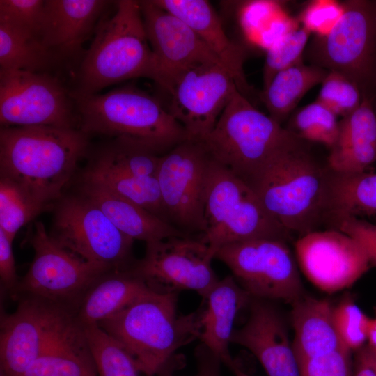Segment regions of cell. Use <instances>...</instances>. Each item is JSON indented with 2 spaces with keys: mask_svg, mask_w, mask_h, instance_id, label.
I'll use <instances>...</instances> for the list:
<instances>
[{
  "mask_svg": "<svg viewBox=\"0 0 376 376\" xmlns=\"http://www.w3.org/2000/svg\"><path fill=\"white\" fill-rule=\"evenodd\" d=\"M352 352L341 348L299 363L301 376H353Z\"/></svg>",
  "mask_w": 376,
  "mask_h": 376,
  "instance_id": "cell-39",
  "label": "cell"
},
{
  "mask_svg": "<svg viewBox=\"0 0 376 376\" xmlns=\"http://www.w3.org/2000/svg\"><path fill=\"white\" fill-rule=\"evenodd\" d=\"M230 368L233 371L235 376H252L241 370L236 363H235Z\"/></svg>",
  "mask_w": 376,
  "mask_h": 376,
  "instance_id": "cell-46",
  "label": "cell"
},
{
  "mask_svg": "<svg viewBox=\"0 0 376 376\" xmlns=\"http://www.w3.org/2000/svg\"><path fill=\"white\" fill-rule=\"evenodd\" d=\"M203 141L216 162L250 186L275 157L304 141L256 109L237 90Z\"/></svg>",
  "mask_w": 376,
  "mask_h": 376,
  "instance_id": "cell-6",
  "label": "cell"
},
{
  "mask_svg": "<svg viewBox=\"0 0 376 376\" xmlns=\"http://www.w3.org/2000/svg\"><path fill=\"white\" fill-rule=\"evenodd\" d=\"M52 55L38 38L0 22V70L41 72Z\"/></svg>",
  "mask_w": 376,
  "mask_h": 376,
  "instance_id": "cell-31",
  "label": "cell"
},
{
  "mask_svg": "<svg viewBox=\"0 0 376 376\" xmlns=\"http://www.w3.org/2000/svg\"><path fill=\"white\" fill-rule=\"evenodd\" d=\"M331 29L318 36L311 48L315 65L336 71L361 89L376 79V3L345 1Z\"/></svg>",
  "mask_w": 376,
  "mask_h": 376,
  "instance_id": "cell-12",
  "label": "cell"
},
{
  "mask_svg": "<svg viewBox=\"0 0 376 376\" xmlns=\"http://www.w3.org/2000/svg\"><path fill=\"white\" fill-rule=\"evenodd\" d=\"M153 1L188 24L232 75L238 91L245 97L251 93V87L246 81L243 69V49L228 38L219 18L207 1Z\"/></svg>",
  "mask_w": 376,
  "mask_h": 376,
  "instance_id": "cell-21",
  "label": "cell"
},
{
  "mask_svg": "<svg viewBox=\"0 0 376 376\" xmlns=\"http://www.w3.org/2000/svg\"><path fill=\"white\" fill-rule=\"evenodd\" d=\"M203 299L199 340L231 368L235 363L229 352L233 325L238 313L249 307L252 297L229 275L219 280Z\"/></svg>",
  "mask_w": 376,
  "mask_h": 376,
  "instance_id": "cell-23",
  "label": "cell"
},
{
  "mask_svg": "<svg viewBox=\"0 0 376 376\" xmlns=\"http://www.w3.org/2000/svg\"><path fill=\"white\" fill-rule=\"evenodd\" d=\"M79 193L97 206L111 222L130 238L146 243L188 235L143 207L89 181L80 180Z\"/></svg>",
  "mask_w": 376,
  "mask_h": 376,
  "instance_id": "cell-24",
  "label": "cell"
},
{
  "mask_svg": "<svg viewBox=\"0 0 376 376\" xmlns=\"http://www.w3.org/2000/svg\"><path fill=\"white\" fill-rule=\"evenodd\" d=\"M79 114L80 129L139 142L163 155L188 139L186 131L155 97L133 86L104 94L70 95Z\"/></svg>",
  "mask_w": 376,
  "mask_h": 376,
  "instance_id": "cell-5",
  "label": "cell"
},
{
  "mask_svg": "<svg viewBox=\"0 0 376 376\" xmlns=\"http://www.w3.org/2000/svg\"><path fill=\"white\" fill-rule=\"evenodd\" d=\"M81 328L99 376H141L136 361L118 341L97 324Z\"/></svg>",
  "mask_w": 376,
  "mask_h": 376,
  "instance_id": "cell-32",
  "label": "cell"
},
{
  "mask_svg": "<svg viewBox=\"0 0 376 376\" xmlns=\"http://www.w3.org/2000/svg\"><path fill=\"white\" fill-rule=\"evenodd\" d=\"M295 253L308 281L327 293L350 288L370 267L361 246L333 228L299 237L295 242Z\"/></svg>",
  "mask_w": 376,
  "mask_h": 376,
  "instance_id": "cell-18",
  "label": "cell"
},
{
  "mask_svg": "<svg viewBox=\"0 0 376 376\" xmlns=\"http://www.w3.org/2000/svg\"><path fill=\"white\" fill-rule=\"evenodd\" d=\"M133 269L152 290H192L205 298L219 281L212 267L215 252L198 236H175L146 243Z\"/></svg>",
  "mask_w": 376,
  "mask_h": 376,
  "instance_id": "cell-15",
  "label": "cell"
},
{
  "mask_svg": "<svg viewBox=\"0 0 376 376\" xmlns=\"http://www.w3.org/2000/svg\"><path fill=\"white\" fill-rule=\"evenodd\" d=\"M329 173L303 142L275 157L250 187L282 227L301 237L324 223Z\"/></svg>",
  "mask_w": 376,
  "mask_h": 376,
  "instance_id": "cell-4",
  "label": "cell"
},
{
  "mask_svg": "<svg viewBox=\"0 0 376 376\" xmlns=\"http://www.w3.org/2000/svg\"><path fill=\"white\" fill-rule=\"evenodd\" d=\"M343 12V7L335 3L320 1L311 5L304 14V26L311 31L326 35L336 23Z\"/></svg>",
  "mask_w": 376,
  "mask_h": 376,
  "instance_id": "cell-41",
  "label": "cell"
},
{
  "mask_svg": "<svg viewBox=\"0 0 376 376\" xmlns=\"http://www.w3.org/2000/svg\"><path fill=\"white\" fill-rule=\"evenodd\" d=\"M88 148V134L75 127H1L0 178L52 208Z\"/></svg>",
  "mask_w": 376,
  "mask_h": 376,
  "instance_id": "cell-1",
  "label": "cell"
},
{
  "mask_svg": "<svg viewBox=\"0 0 376 376\" xmlns=\"http://www.w3.org/2000/svg\"><path fill=\"white\" fill-rule=\"evenodd\" d=\"M291 305L292 343L298 363L346 348L336 331L328 299L304 295Z\"/></svg>",
  "mask_w": 376,
  "mask_h": 376,
  "instance_id": "cell-27",
  "label": "cell"
},
{
  "mask_svg": "<svg viewBox=\"0 0 376 376\" xmlns=\"http://www.w3.org/2000/svg\"><path fill=\"white\" fill-rule=\"evenodd\" d=\"M49 236L61 246L109 270L132 268L134 240L120 232L89 199L63 196L54 206Z\"/></svg>",
  "mask_w": 376,
  "mask_h": 376,
  "instance_id": "cell-8",
  "label": "cell"
},
{
  "mask_svg": "<svg viewBox=\"0 0 376 376\" xmlns=\"http://www.w3.org/2000/svg\"><path fill=\"white\" fill-rule=\"evenodd\" d=\"M161 157L139 142L115 138L90 159L80 180L100 184L169 223L157 180Z\"/></svg>",
  "mask_w": 376,
  "mask_h": 376,
  "instance_id": "cell-14",
  "label": "cell"
},
{
  "mask_svg": "<svg viewBox=\"0 0 376 376\" xmlns=\"http://www.w3.org/2000/svg\"><path fill=\"white\" fill-rule=\"evenodd\" d=\"M288 243L267 238L237 242L219 248L214 258L230 269L237 283L252 297L292 304L304 294Z\"/></svg>",
  "mask_w": 376,
  "mask_h": 376,
  "instance_id": "cell-11",
  "label": "cell"
},
{
  "mask_svg": "<svg viewBox=\"0 0 376 376\" xmlns=\"http://www.w3.org/2000/svg\"><path fill=\"white\" fill-rule=\"evenodd\" d=\"M16 310L1 314L0 374L22 376L31 364L77 324L66 308L19 295Z\"/></svg>",
  "mask_w": 376,
  "mask_h": 376,
  "instance_id": "cell-10",
  "label": "cell"
},
{
  "mask_svg": "<svg viewBox=\"0 0 376 376\" xmlns=\"http://www.w3.org/2000/svg\"><path fill=\"white\" fill-rule=\"evenodd\" d=\"M198 237L216 253L224 245L253 239L288 242L292 233L271 216L247 183L212 159L206 189L204 229Z\"/></svg>",
  "mask_w": 376,
  "mask_h": 376,
  "instance_id": "cell-7",
  "label": "cell"
},
{
  "mask_svg": "<svg viewBox=\"0 0 376 376\" xmlns=\"http://www.w3.org/2000/svg\"><path fill=\"white\" fill-rule=\"evenodd\" d=\"M311 31L304 26L281 36L269 49L263 68V89L279 72L302 63Z\"/></svg>",
  "mask_w": 376,
  "mask_h": 376,
  "instance_id": "cell-36",
  "label": "cell"
},
{
  "mask_svg": "<svg viewBox=\"0 0 376 376\" xmlns=\"http://www.w3.org/2000/svg\"><path fill=\"white\" fill-rule=\"evenodd\" d=\"M151 288L133 269L109 270L89 287L75 313L81 327L97 324L117 314Z\"/></svg>",
  "mask_w": 376,
  "mask_h": 376,
  "instance_id": "cell-26",
  "label": "cell"
},
{
  "mask_svg": "<svg viewBox=\"0 0 376 376\" xmlns=\"http://www.w3.org/2000/svg\"><path fill=\"white\" fill-rule=\"evenodd\" d=\"M330 150L327 166L334 172H366L376 162V113L366 95L354 111L339 121L338 137Z\"/></svg>",
  "mask_w": 376,
  "mask_h": 376,
  "instance_id": "cell-25",
  "label": "cell"
},
{
  "mask_svg": "<svg viewBox=\"0 0 376 376\" xmlns=\"http://www.w3.org/2000/svg\"><path fill=\"white\" fill-rule=\"evenodd\" d=\"M46 210L18 185L0 178V230L13 241L19 230Z\"/></svg>",
  "mask_w": 376,
  "mask_h": 376,
  "instance_id": "cell-33",
  "label": "cell"
},
{
  "mask_svg": "<svg viewBox=\"0 0 376 376\" xmlns=\"http://www.w3.org/2000/svg\"><path fill=\"white\" fill-rule=\"evenodd\" d=\"M337 117L324 105L315 101L299 110L287 130L304 141L320 143L331 149L339 131Z\"/></svg>",
  "mask_w": 376,
  "mask_h": 376,
  "instance_id": "cell-34",
  "label": "cell"
},
{
  "mask_svg": "<svg viewBox=\"0 0 376 376\" xmlns=\"http://www.w3.org/2000/svg\"><path fill=\"white\" fill-rule=\"evenodd\" d=\"M150 45L162 74L164 90L170 80L190 68L222 63L183 20L152 1H139Z\"/></svg>",
  "mask_w": 376,
  "mask_h": 376,
  "instance_id": "cell-19",
  "label": "cell"
},
{
  "mask_svg": "<svg viewBox=\"0 0 376 376\" xmlns=\"http://www.w3.org/2000/svg\"><path fill=\"white\" fill-rule=\"evenodd\" d=\"M28 240L34 251L33 259L12 297L29 295L44 299L74 314L89 287L109 269L61 246L41 221L31 225Z\"/></svg>",
  "mask_w": 376,
  "mask_h": 376,
  "instance_id": "cell-9",
  "label": "cell"
},
{
  "mask_svg": "<svg viewBox=\"0 0 376 376\" xmlns=\"http://www.w3.org/2000/svg\"><path fill=\"white\" fill-rule=\"evenodd\" d=\"M13 241L0 230V280L3 292L14 295L20 279L17 276L12 249Z\"/></svg>",
  "mask_w": 376,
  "mask_h": 376,
  "instance_id": "cell-42",
  "label": "cell"
},
{
  "mask_svg": "<svg viewBox=\"0 0 376 376\" xmlns=\"http://www.w3.org/2000/svg\"><path fill=\"white\" fill-rule=\"evenodd\" d=\"M329 228L338 230L354 239L366 252L370 266L376 267V224L350 217L336 221Z\"/></svg>",
  "mask_w": 376,
  "mask_h": 376,
  "instance_id": "cell-40",
  "label": "cell"
},
{
  "mask_svg": "<svg viewBox=\"0 0 376 376\" xmlns=\"http://www.w3.org/2000/svg\"><path fill=\"white\" fill-rule=\"evenodd\" d=\"M45 6V1L43 0H1L0 22L17 28L40 40Z\"/></svg>",
  "mask_w": 376,
  "mask_h": 376,
  "instance_id": "cell-38",
  "label": "cell"
},
{
  "mask_svg": "<svg viewBox=\"0 0 376 376\" xmlns=\"http://www.w3.org/2000/svg\"><path fill=\"white\" fill-rule=\"evenodd\" d=\"M363 215H376V173L329 169L324 223L331 226L342 218Z\"/></svg>",
  "mask_w": 376,
  "mask_h": 376,
  "instance_id": "cell-28",
  "label": "cell"
},
{
  "mask_svg": "<svg viewBox=\"0 0 376 376\" xmlns=\"http://www.w3.org/2000/svg\"><path fill=\"white\" fill-rule=\"evenodd\" d=\"M321 84L316 101L337 116H347L361 103L363 93L360 88L340 72L328 71Z\"/></svg>",
  "mask_w": 376,
  "mask_h": 376,
  "instance_id": "cell-37",
  "label": "cell"
},
{
  "mask_svg": "<svg viewBox=\"0 0 376 376\" xmlns=\"http://www.w3.org/2000/svg\"><path fill=\"white\" fill-rule=\"evenodd\" d=\"M369 318L351 297L332 307V320L341 343L351 352L364 346L368 340Z\"/></svg>",
  "mask_w": 376,
  "mask_h": 376,
  "instance_id": "cell-35",
  "label": "cell"
},
{
  "mask_svg": "<svg viewBox=\"0 0 376 376\" xmlns=\"http://www.w3.org/2000/svg\"><path fill=\"white\" fill-rule=\"evenodd\" d=\"M366 344L376 352V318L370 319Z\"/></svg>",
  "mask_w": 376,
  "mask_h": 376,
  "instance_id": "cell-45",
  "label": "cell"
},
{
  "mask_svg": "<svg viewBox=\"0 0 376 376\" xmlns=\"http://www.w3.org/2000/svg\"><path fill=\"white\" fill-rule=\"evenodd\" d=\"M70 97L54 77L42 72L0 70L1 127H74Z\"/></svg>",
  "mask_w": 376,
  "mask_h": 376,
  "instance_id": "cell-17",
  "label": "cell"
},
{
  "mask_svg": "<svg viewBox=\"0 0 376 376\" xmlns=\"http://www.w3.org/2000/svg\"><path fill=\"white\" fill-rule=\"evenodd\" d=\"M237 90L224 66L205 63L174 76L164 91L170 96L168 109L188 139L204 141Z\"/></svg>",
  "mask_w": 376,
  "mask_h": 376,
  "instance_id": "cell-16",
  "label": "cell"
},
{
  "mask_svg": "<svg viewBox=\"0 0 376 376\" xmlns=\"http://www.w3.org/2000/svg\"><path fill=\"white\" fill-rule=\"evenodd\" d=\"M146 77L159 86L162 74L150 45L139 1L120 0L102 19L79 68L77 93L95 94L110 85Z\"/></svg>",
  "mask_w": 376,
  "mask_h": 376,
  "instance_id": "cell-3",
  "label": "cell"
},
{
  "mask_svg": "<svg viewBox=\"0 0 376 376\" xmlns=\"http://www.w3.org/2000/svg\"><path fill=\"white\" fill-rule=\"evenodd\" d=\"M108 3L102 0H45L42 43L52 53L76 54Z\"/></svg>",
  "mask_w": 376,
  "mask_h": 376,
  "instance_id": "cell-22",
  "label": "cell"
},
{
  "mask_svg": "<svg viewBox=\"0 0 376 376\" xmlns=\"http://www.w3.org/2000/svg\"><path fill=\"white\" fill-rule=\"evenodd\" d=\"M327 72L319 66L302 63L277 73L260 95L269 116L281 125L303 96L322 82Z\"/></svg>",
  "mask_w": 376,
  "mask_h": 376,
  "instance_id": "cell-30",
  "label": "cell"
},
{
  "mask_svg": "<svg viewBox=\"0 0 376 376\" xmlns=\"http://www.w3.org/2000/svg\"><path fill=\"white\" fill-rule=\"evenodd\" d=\"M22 376H99L83 329L77 323Z\"/></svg>",
  "mask_w": 376,
  "mask_h": 376,
  "instance_id": "cell-29",
  "label": "cell"
},
{
  "mask_svg": "<svg viewBox=\"0 0 376 376\" xmlns=\"http://www.w3.org/2000/svg\"><path fill=\"white\" fill-rule=\"evenodd\" d=\"M353 376H376V352L367 344L355 352Z\"/></svg>",
  "mask_w": 376,
  "mask_h": 376,
  "instance_id": "cell-44",
  "label": "cell"
},
{
  "mask_svg": "<svg viewBox=\"0 0 376 376\" xmlns=\"http://www.w3.org/2000/svg\"><path fill=\"white\" fill-rule=\"evenodd\" d=\"M178 294L150 289L97 324L126 349L145 376L158 373L180 347L200 338L201 308L180 314Z\"/></svg>",
  "mask_w": 376,
  "mask_h": 376,
  "instance_id": "cell-2",
  "label": "cell"
},
{
  "mask_svg": "<svg viewBox=\"0 0 376 376\" xmlns=\"http://www.w3.org/2000/svg\"><path fill=\"white\" fill-rule=\"evenodd\" d=\"M212 158L203 141L187 139L162 155L157 180L169 222L191 236L204 229Z\"/></svg>",
  "mask_w": 376,
  "mask_h": 376,
  "instance_id": "cell-13",
  "label": "cell"
},
{
  "mask_svg": "<svg viewBox=\"0 0 376 376\" xmlns=\"http://www.w3.org/2000/svg\"><path fill=\"white\" fill-rule=\"evenodd\" d=\"M243 326L234 329L230 343L249 350L268 376H301L299 365L283 318L269 300L254 298Z\"/></svg>",
  "mask_w": 376,
  "mask_h": 376,
  "instance_id": "cell-20",
  "label": "cell"
},
{
  "mask_svg": "<svg viewBox=\"0 0 376 376\" xmlns=\"http://www.w3.org/2000/svg\"><path fill=\"white\" fill-rule=\"evenodd\" d=\"M198 363L197 376H221L220 359L204 344L200 343L195 350Z\"/></svg>",
  "mask_w": 376,
  "mask_h": 376,
  "instance_id": "cell-43",
  "label": "cell"
}]
</instances>
